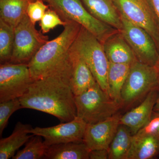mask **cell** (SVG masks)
Here are the masks:
<instances>
[{"instance_id": "1", "label": "cell", "mask_w": 159, "mask_h": 159, "mask_svg": "<svg viewBox=\"0 0 159 159\" xmlns=\"http://www.w3.org/2000/svg\"><path fill=\"white\" fill-rule=\"evenodd\" d=\"M72 73L71 67L34 80L28 92L20 98L22 108L50 114L62 122L74 120L77 113L70 86Z\"/></svg>"}, {"instance_id": "2", "label": "cell", "mask_w": 159, "mask_h": 159, "mask_svg": "<svg viewBox=\"0 0 159 159\" xmlns=\"http://www.w3.org/2000/svg\"><path fill=\"white\" fill-rule=\"evenodd\" d=\"M59 35L48 41L40 48L28 64L33 80L48 76L54 71L71 64L69 50L73 45L81 26L73 21H67Z\"/></svg>"}, {"instance_id": "3", "label": "cell", "mask_w": 159, "mask_h": 159, "mask_svg": "<svg viewBox=\"0 0 159 159\" xmlns=\"http://www.w3.org/2000/svg\"><path fill=\"white\" fill-rule=\"evenodd\" d=\"M155 89H159V83L155 67L138 60L133 63L121 92L122 109H129L140 103Z\"/></svg>"}, {"instance_id": "4", "label": "cell", "mask_w": 159, "mask_h": 159, "mask_svg": "<svg viewBox=\"0 0 159 159\" xmlns=\"http://www.w3.org/2000/svg\"><path fill=\"white\" fill-rule=\"evenodd\" d=\"M77 117L87 124H94L108 119L122 109L119 102L112 99L97 83L75 97Z\"/></svg>"}, {"instance_id": "5", "label": "cell", "mask_w": 159, "mask_h": 159, "mask_svg": "<svg viewBox=\"0 0 159 159\" xmlns=\"http://www.w3.org/2000/svg\"><path fill=\"white\" fill-rule=\"evenodd\" d=\"M65 21L78 23L102 44L119 31L93 16L83 5L80 0H45Z\"/></svg>"}, {"instance_id": "6", "label": "cell", "mask_w": 159, "mask_h": 159, "mask_svg": "<svg viewBox=\"0 0 159 159\" xmlns=\"http://www.w3.org/2000/svg\"><path fill=\"white\" fill-rule=\"evenodd\" d=\"M71 48L84 60L100 87L108 94L107 74L109 61L102 43L81 27Z\"/></svg>"}, {"instance_id": "7", "label": "cell", "mask_w": 159, "mask_h": 159, "mask_svg": "<svg viewBox=\"0 0 159 159\" xmlns=\"http://www.w3.org/2000/svg\"><path fill=\"white\" fill-rule=\"evenodd\" d=\"M48 40V36L38 31L26 15L15 28L14 46L10 63L29 64Z\"/></svg>"}, {"instance_id": "8", "label": "cell", "mask_w": 159, "mask_h": 159, "mask_svg": "<svg viewBox=\"0 0 159 159\" xmlns=\"http://www.w3.org/2000/svg\"><path fill=\"white\" fill-rule=\"evenodd\" d=\"M34 81L28 64H1L0 102L23 97Z\"/></svg>"}, {"instance_id": "9", "label": "cell", "mask_w": 159, "mask_h": 159, "mask_svg": "<svg viewBox=\"0 0 159 159\" xmlns=\"http://www.w3.org/2000/svg\"><path fill=\"white\" fill-rule=\"evenodd\" d=\"M120 14L150 34L159 52V23L149 0H114Z\"/></svg>"}, {"instance_id": "10", "label": "cell", "mask_w": 159, "mask_h": 159, "mask_svg": "<svg viewBox=\"0 0 159 159\" xmlns=\"http://www.w3.org/2000/svg\"><path fill=\"white\" fill-rule=\"evenodd\" d=\"M120 16L122 29L120 32L132 49L138 61L154 66L159 57V52L152 38L144 29Z\"/></svg>"}, {"instance_id": "11", "label": "cell", "mask_w": 159, "mask_h": 159, "mask_svg": "<svg viewBox=\"0 0 159 159\" xmlns=\"http://www.w3.org/2000/svg\"><path fill=\"white\" fill-rule=\"evenodd\" d=\"M87 123L77 117L72 121L51 127L31 128L29 134L38 135L44 139L47 146L70 142H82Z\"/></svg>"}, {"instance_id": "12", "label": "cell", "mask_w": 159, "mask_h": 159, "mask_svg": "<svg viewBox=\"0 0 159 159\" xmlns=\"http://www.w3.org/2000/svg\"><path fill=\"white\" fill-rule=\"evenodd\" d=\"M121 117L117 113L101 122L87 124L83 142L90 150L108 149L120 125Z\"/></svg>"}, {"instance_id": "13", "label": "cell", "mask_w": 159, "mask_h": 159, "mask_svg": "<svg viewBox=\"0 0 159 159\" xmlns=\"http://www.w3.org/2000/svg\"><path fill=\"white\" fill-rule=\"evenodd\" d=\"M159 92L158 89L151 91L140 104L121 116L120 124L129 127L133 135L136 134L150 120Z\"/></svg>"}, {"instance_id": "14", "label": "cell", "mask_w": 159, "mask_h": 159, "mask_svg": "<svg viewBox=\"0 0 159 159\" xmlns=\"http://www.w3.org/2000/svg\"><path fill=\"white\" fill-rule=\"evenodd\" d=\"M69 54L72 67L70 86L76 96L82 93L97 82L84 60L77 51L71 47Z\"/></svg>"}, {"instance_id": "15", "label": "cell", "mask_w": 159, "mask_h": 159, "mask_svg": "<svg viewBox=\"0 0 159 159\" xmlns=\"http://www.w3.org/2000/svg\"><path fill=\"white\" fill-rule=\"evenodd\" d=\"M93 16L119 31H122L121 16L114 0H80Z\"/></svg>"}, {"instance_id": "16", "label": "cell", "mask_w": 159, "mask_h": 159, "mask_svg": "<svg viewBox=\"0 0 159 159\" xmlns=\"http://www.w3.org/2000/svg\"><path fill=\"white\" fill-rule=\"evenodd\" d=\"M102 45L109 62L131 65L138 60L132 49L120 31L111 36Z\"/></svg>"}, {"instance_id": "17", "label": "cell", "mask_w": 159, "mask_h": 159, "mask_svg": "<svg viewBox=\"0 0 159 159\" xmlns=\"http://www.w3.org/2000/svg\"><path fill=\"white\" fill-rule=\"evenodd\" d=\"M159 155V134L133 135L127 159H150Z\"/></svg>"}, {"instance_id": "18", "label": "cell", "mask_w": 159, "mask_h": 159, "mask_svg": "<svg viewBox=\"0 0 159 159\" xmlns=\"http://www.w3.org/2000/svg\"><path fill=\"white\" fill-rule=\"evenodd\" d=\"M32 128L29 124L17 122L12 134L0 140V159L13 157L16 152L33 136L29 135V131Z\"/></svg>"}, {"instance_id": "19", "label": "cell", "mask_w": 159, "mask_h": 159, "mask_svg": "<svg viewBox=\"0 0 159 159\" xmlns=\"http://www.w3.org/2000/svg\"><path fill=\"white\" fill-rule=\"evenodd\" d=\"M90 151L83 142L61 143L48 146L44 159H89Z\"/></svg>"}, {"instance_id": "20", "label": "cell", "mask_w": 159, "mask_h": 159, "mask_svg": "<svg viewBox=\"0 0 159 159\" xmlns=\"http://www.w3.org/2000/svg\"><path fill=\"white\" fill-rule=\"evenodd\" d=\"M34 0H0V20L15 28L27 15L29 3Z\"/></svg>"}, {"instance_id": "21", "label": "cell", "mask_w": 159, "mask_h": 159, "mask_svg": "<svg viewBox=\"0 0 159 159\" xmlns=\"http://www.w3.org/2000/svg\"><path fill=\"white\" fill-rule=\"evenodd\" d=\"M130 66L127 64L109 63L107 74L108 94L112 99L119 103L122 88L128 76Z\"/></svg>"}, {"instance_id": "22", "label": "cell", "mask_w": 159, "mask_h": 159, "mask_svg": "<svg viewBox=\"0 0 159 159\" xmlns=\"http://www.w3.org/2000/svg\"><path fill=\"white\" fill-rule=\"evenodd\" d=\"M133 137L129 128L120 124L109 147L108 159H127Z\"/></svg>"}, {"instance_id": "23", "label": "cell", "mask_w": 159, "mask_h": 159, "mask_svg": "<svg viewBox=\"0 0 159 159\" xmlns=\"http://www.w3.org/2000/svg\"><path fill=\"white\" fill-rule=\"evenodd\" d=\"M15 28L0 20V63L11 61L14 42Z\"/></svg>"}, {"instance_id": "24", "label": "cell", "mask_w": 159, "mask_h": 159, "mask_svg": "<svg viewBox=\"0 0 159 159\" xmlns=\"http://www.w3.org/2000/svg\"><path fill=\"white\" fill-rule=\"evenodd\" d=\"M48 147L42 137L33 134L26 143L25 148L18 151L12 159H44Z\"/></svg>"}, {"instance_id": "25", "label": "cell", "mask_w": 159, "mask_h": 159, "mask_svg": "<svg viewBox=\"0 0 159 159\" xmlns=\"http://www.w3.org/2000/svg\"><path fill=\"white\" fill-rule=\"evenodd\" d=\"M21 108H23L20 98L0 102V135L2 134L12 114Z\"/></svg>"}, {"instance_id": "26", "label": "cell", "mask_w": 159, "mask_h": 159, "mask_svg": "<svg viewBox=\"0 0 159 159\" xmlns=\"http://www.w3.org/2000/svg\"><path fill=\"white\" fill-rule=\"evenodd\" d=\"M66 24L67 22L63 20L57 12L51 8L47 10L40 21L41 30L44 34L48 33L57 26H64Z\"/></svg>"}, {"instance_id": "27", "label": "cell", "mask_w": 159, "mask_h": 159, "mask_svg": "<svg viewBox=\"0 0 159 159\" xmlns=\"http://www.w3.org/2000/svg\"><path fill=\"white\" fill-rule=\"evenodd\" d=\"M50 8L46 5L43 0H34L29 3L27 10V14L31 22L35 25L40 21L47 11Z\"/></svg>"}, {"instance_id": "28", "label": "cell", "mask_w": 159, "mask_h": 159, "mask_svg": "<svg viewBox=\"0 0 159 159\" xmlns=\"http://www.w3.org/2000/svg\"><path fill=\"white\" fill-rule=\"evenodd\" d=\"M159 112L153 111L149 121L138 132L147 134H159Z\"/></svg>"}, {"instance_id": "29", "label": "cell", "mask_w": 159, "mask_h": 159, "mask_svg": "<svg viewBox=\"0 0 159 159\" xmlns=\"http://www.w3.org/2000/svg\"><path fill=\"white\" fill-rule=\"evenodd\" d=\"M108 149H97L90 151L89 159H108Z\"/></svg>"}, {"instance_id": "30", "label": "cell", "mask_w": 159, "mask_h": 159, "mask_svg": "<svg viewBox=\"0 0 159 159\" xmlns=\"http://www.w3.org/2000/svg\"><path fill=\"white\" fill-rule=\"evenodd\" d=\"M149 1L159 23V0H149Z\"/></svg>"}, {"instance_id": "31", "label": "cell", "mask_w": 159, "mask_h": 159, "mask_svg": "<svg viewBox=\"0 0 159 159\" xmlns=\"http://www.w3.org/2000/svg\"><path fill=\"white\" fill-rule=\"evenodd\" d=\"M153 111L159 112V96L155 104L154 107L153 108Z\"/></svg>"}, {"instance_id": "32", "label": "cell", "mask_w": 159, "mask_h": 159, "mask_svg": "<svg viewBox=\"0 0 159 159\" xmlns=\"http://www.w3.org/2000/svg\"><path fill=\"white\" fill-rule=\"evenodd\" d=\"M156 70L158 76L159 83V57L157 61L154 66Z\"/></svg>"}, {"instance_id": "33", "label": "cell", "mask_w": 159, "mask_h": 159, "mask_svg": "<svg viewBox=\"0 0 159 159\" xmlns=\"http://www.w3.org/2000/svg\"></svg>"}]
</instances>
